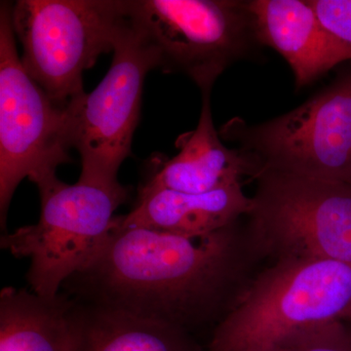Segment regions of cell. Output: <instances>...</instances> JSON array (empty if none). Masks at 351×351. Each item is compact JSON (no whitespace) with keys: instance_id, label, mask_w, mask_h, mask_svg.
<instances>
[{"instance_id":"cell-13","label":"cell","mask_w":351,"mask_h":351,"mask_svg":"<svg viewBox=\"0 0 351 351\" xmlns=\"http://www.w3.org/2000/svg\"><path fill=\"white\" fill-rule=\"evenodd\" d=\"M69 329V351H206L180 328L73 300Z\"/></svg>"},{"instance_id":"cell-6","label":"cell","mask_w":351,"mask_h":351,"mask_svg":"<svg viewBox=\"0 0 351 351\" xmlns=\"http://www.w3.org/2000/svg\"><path fill=\"white\" fill-rule=\"evenodd\" d=\"M219 133L239 144L258 174L351 184V73L292 112L256 125L237 117Z\"/></svg>"},{"instance_id":"cell-2","label":"cell","mask_w":351,"mask_h":351,"mask_svg":"<svg viewBox=\"0 0 351 351\" xmlns=\"http://www.w3.org/2000/svg\"><path fill=\"white\" fill-rule=\"evenodd\" d=\"M338 320L351 321V265L281 258L260 270L206 351H269L298 330Z\"/></svg>"},{"instance_id":"cell-10","label":"cell","mask_w":351,"mask_h":351,"mask_svg":"<svg viewBox=\"0 0 351 351\" xmlns=\"http://www.w3.org/2000/svg\"><path fill=\"white\" fill-rule=\"evenodd\" d=\"M248 6L258 43L287 61L297 88L351 61V46L328 31L308 0H250Z\"/></svg>"},{"instance_id":"cell-17","label":"cell","mask_w":351,"mask_h":351,"mask_svg":"<svg viewBox=\"0 0 351 351\" xmlns=\"http://www.w3.org/2000/svg\"><path fill=\"white\" fill-rule=\"evenodd\" d=\"M269 351H295L294 348H291L285 343H278V345L274 346V348H270Z\"/></svg>"},{"instance_id":"cell-15","label":"cell","mask_w":351,"mask_h":351,"mask_svg":"<svg viewBox=\"0 0 351 351\" xmlns=\"http://www.w3.org/2000/svg\"><path fill=\"white\" fill-rule=\"evenodd\" d=\"M281 343L295 351H351V321H331L304 328Z\"/></svg>"},{"instance_id":"cell-5","label":"cell","mask_w":351,"mask_h":351,"mask_svg":"<svg viewBox=\"0 0 351 351\" xmlns=\"http://www.w3.org/2000/svg\"><path fill=\"white\" fill-rule=\"evenodd\" d=\"M127 16L164 73H182L211 94L226 69L258 45L248 1L126 0Z\"/></svg>"},{"instance_id":"cell-8","label":"cell","mask_w":351,"mask_h":351,"mask_svg":"<svg viewBox=\"0 0 351 351\" xmlns=\"http://www.w3.org/2000/svg\"><path fill=\"white\" fill-rule=\"evenodd\" d=\"M246 219L267 262L287 258L351 265V184L262 172Z\"/></svg>"},{"instance_id":"cell-1","label":"cell","mask_w":351,"mask_h":351,"mask_svg":"<svg viewBox=\"0 0 351 351\" xmlns=\"http://www.w3.org/2000/svg\"><path fill=\"white\" fill-rule=\"evenodd\" d=\"M267 263L246 217L202 237L120 228L117 217L94 257L62 289L80 304L166 323L197 339L207 334L209 341Z\"/></svg>"},{"instance_id":"cell-14","label":"cell","mask_w":351,"mask_h":351,"mask_svg":"<svg viewBox=\"0 0 351 351\" xmlns=\"http://www.w3.org/2000/svg\"><path fill=\"white\" fill-rule=\"evenodd\" d=\"M71 300L5 287L0 293V351H69Z\"/></svg>"},{"instance_id":"cell-7","label":"cell","mask_w":351,"mask_h":351,"mask_svg":"<svg viewBox=\"0 0 351 351\" xmlns=\"http://www.w3.org/2000/svg\"><path fill=\"white\" fill-rule=\"evenodd\" d=\"M11 4L0 5V223L25 178L38 188L71 161L66 108L29 76L16 46Z\"/></svg>"},{"instance_id":"cell-3","label":"cell","mask_w":351,"mask_h":351,"mask_svg":"<svg viewBox=\"0 0 351 351\" xmlns=\"http://www.w3.org/2000/svg\"><path fill=\"white\" fill-rule=\"evenodd\" d=\"M11 22L23 66L51 100L66 108L85 93L83 73L112 52L126 0H18Z\"/></svg>"},{"instance_id":"cell-11","label":"cell","mask_w":351,"mask_h":351,"mask_svg":"<svg viewBox=\"0 0 351 351\" xmlns=\"http://www.w3.org/2000/svg\"><path fill=\"white\" fill-rule=\"evenodd\" d=\"M177 156L158 161L143 189H169L203 193L242 184L245 177L255 180L258 168L239 149H228L215 128L210 94L202 95L199 121L195 130L176 141Z\"/></svg>"},{"instance_id":"cell-4","label":"cell","mask_w":351,"mask_h":351,"mask_svg":"<svg viewBox=\"0 0 351 351\" xmlns=\"http://www.w3.org/2000/svg\"><path fill=\"white\" fill-rule=\"evenodd\" d=\"M41 211L36 225L4 233L0 246L14 257L29 258L32 292L56 297L64 284L94 257L115 225L114 213L129 189L56 179L39 186Z\"/></svg>"},{"instance_id":"cell-12","label":"cell","mask_w":351,"mask_h":351,"mask_svg":"<svg viewBox=\"0 0 351 351\" xmlns=\"http://www.w3.org/2000/svg\"><path fill=\"white\" fill-rule=\"evenodd\" d=\"M253 201L242 184L203 193L143 189L130 213L117 216L120 228H143L181 237H202L237 223Z\"/></svg>"},{"instance_id":"cell-9","label":"cell","mask_w":351,"mask_h":351,"mask_svg":"<svg viewBox=\"0 0 351 351\" xmlns=\"http://www.w3.org/2000/svg\"><path fill=\"white\" fill-rule=\"evenodd\" d=\"M112 52L110 68L98 86L66 107L69 143L82 159L78 181L107 188L121 184L117 174L131 154L145 80L158 69L156 50L128 16Z\"/></svg>"},{"instance_id":"cell-16","label":"cell","mask_w":351,"mask_h":351,"mask_svg":"<svg viewBox=\"0 0 351 351\" xmlns=\"http://www.w3.org/2000/svg\"><path fill=\"white\" fill-rule=\"evenodd\" d=\"M328 31L351 46V0H308Z\"/></svg>"}]
</instances>
